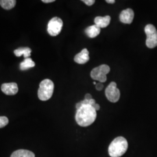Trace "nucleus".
<instances>
[{
  "mask_svg": "<svg viewBox=\"0 0 157 157\" xmlns=\"http://www.w3.org/2000/svg\"><path fill=\"white\" fill-rule=\"evenodd\" d=\"M96 117L97 112L94 108L89 105H85L77 109L75 119L79 126L87 127L95 121Z\"/></svg>",
  "mask_w": 157,
  "mask_h": 157,
  "instance_id": "1",
  "label": "nucleus"
},
{
  "mask_svg": "<svg viewBox=\"0 0 157 157\" xmlns=\"http://www.w3.org/2000/svg\"><path fill=\"white\" fill-rule=\"evenodd\" d=\"M128 143L124 137H118L111 143L108 148V152L111 157H122L126 152Z\"/></svg>",
  "mask_w": 157,
  "mask_h": 157,
  "instance_id": "2",
  "label": "nucleus"
},
{
  "mask_svg": "<svg viewBox=\"0 0 157 157\" xmlns=\"http://www.w3.org/2000/svg\"><path fill=\"white\" fill-rule=\"evenodd\" d=\"M54 89V83L50 79H45L41 82L38 90V97L41 101H47L50 99Z\"/></svg>",
  "mask_w": 157,
  "mask_h": 157,
  "instance_id": "3",
  "label": "nucleus"
},
{
  "mask_svg": "<svg viewBox=\"0 0 157 157\" xmlns=\"http://www.w3.org/2000/svg\"><path fill=\"white\" fill-rule=\"evenodd\" d=\"M110 71V67L105 64L100 65L94 68L90 73L91 78L97 80L100 83L105 82L107 80V75Z\"/></svg>",
  "mask_w": 157,
  "mask_h": 157,
  "instance_id": "4",
  "label": "nucleus"
},
{
  "mask_svg": "<svg viewBox=\"0 0 157 157\" xmlns=\"http://www.w3.org/2000/svg\"><path fill=\"white\" fill-rule=\"evenodd\" d=\"M144 32L147 35L146 45L149 48H154L157 46V30L154 26L148 24L146 26Z\"/></svg>",
  "mask_w": 157,
  "mask_h": 157,
  "instance_id": "5",
  "label": "nucleus"
},
{
  "mask_svg": "<svg viewBox=\"0 0 157 157\" xmlns=\"http://www.w3.org/2000/svg\"><path fill=\"white\" fill-rule=\"evenodd\" d=\"M62 26V19L58 17H54L48 23L47 32L51 36H56L61 33Z\"/></svg>",
  "mask_w": 157,
  "mask_h": 157,
  "instance_id": "6",
  "label": "nucleus"
},
{
  "mask_svg": "<svg viewBox=\"0 0 157 157\" xmlns=\"http://www.w3.org/2000/svg\"><path fill=\"white\" fill-rule=\"evenodd\" d=\"M117 86V83L112 82L105 89V95L107 99L112 102H117L120 98V91Z\"/></svg>",
  "mask_w": 157,
  "mask_h": 157,
  "instance_id": "7",
  "label": "nucleus"
},
{
  "mask_svg": "<svg viewBox=\"0 0 157 157\" xmlns=\"http://www.w3.org/2000/svg\"><path fill=\"white\" fill-rule=\"evenodd\" d=\"M134 15L133 11L130 8H128L121 12L119 16L120 21L125 24H130L133 22Z\"/></svg>",
  "mask_w": 157,
  "mask_h": 157,
  "instance_id": "8",
  "label": "nucleus"
},
{
  "mask_svg": "<svg viewBox=\"0 0 157 157\" xmlns=\"http://www.w3.org/2000/svg\"><path fill=\"white\" fill-rule=\"evenodd\" d=\"M1 90L6 95H15L18 91V86L16 83H4L1 86Z\"/></svg>",
  "mask_w": 157,
  "mask_h": 157,
  "instance_id": "9",
  "label": "nucleus"
},
{
  "mask_svg": "<svg viewBox=\"0 0 157 157\" xmlns=\"http://www.w3.org/2000/svg\"><path fill=\"white\" fill-rule=\"evenodd\" d=\"M89 59V52L86 48L83 49L80 52L76 55L74 58V61L78 64H84L88 62Z\"/></svg>",
  "mask_w": 157,
  "mask_h": 157,
  "instance_id": "10",
  "label": "nucleus"
},
{
  "mask_svg": "<svg viewBox=\"0 0 157 157\" xmlns=\"http://www.w3.org/2000/svg\"><path fill=\"white\" fill-rule=\"evenodd\" d=\"M111 21V17L108 15L104 17H97L94 19L95 25L100 28H105L107 27Z\"/></svg>",
  "mask_w": 157,
  "mask_h": 157,
  "instance_id": "11",
  "label": "nucleus"
},
{
  "mask_svg": "<svg viewBox=\"0 0 157 157\" xmlns=\"http://www.w3.org/2000/svg\"><path fill=\"white\" fill-rule=\"evenodd\" d=\"M85 33L87 35V36L90 38H94L97 37L101 32V28H100L97 25H94L90 26L85 29Z\"/></svg>",
  "mask_w": 157,
  "mask_h": 157,
  "instance_id": "12",
  "label": "nucleus"
},
{
  "mask_svg": "<svg viewBox=\"0 0 157 157\" xmlns=\"http://www.w3.org/2000/svg\"><path fill=\"white\" fill-rule=\"evenodd\" d=\"M32 50L28 47L19 48L14 51V54L17 56H23L25 59L28 58L31 56Z\"/></svg>",
  "mask_w": 157,
  "mask_h": 157,
  "instance_id": "13",
  "label": "nucleus"
},
{
  "mask_svg": "<svg viewBox=\"0 0 157 157\" xmlns=\"http://www.w3.org/2000/svg\"><path fill=\"white\" fill-rule=\"evenodd\" d=\"M11 157H35L33 152L26 150H18L12 154Z\"/></svg>",
  "mask_w": 157,
  "mask_h": 157,
  "instance_id": "14",
  "label": "nucleus"
},
{
  "mask_svg": "<svg viewBox=\"0 0 157 157\" xmlns=\"http://www.w3.org/2000/svg\"><path fill=\"white\" fill-rule=\"evenodd\" d=\"M35 66V63L30 58H25V60L20 64V69L22 71H26L30 68L34 67Z\"/></svg>",
  "mask_w": 157,
  "mask_h": 157,
  "instance_id": "15",
  "label": "nucleus"
},
{
  "mask_svg": "<svg viewBox=\"0 0 157 157\" xmlns=\"http://www.w3.org/2000/svg\"><path fill=\"white\" fill-rule=\"evenodd\" d=\"M16 2L17 1L15 0H1L0 5L4 9L10 10L15 6Z\"/></svg>",
  "mask_w": 157,
  "mask_h": 157,
  "instance_id": "16",
  "label": "nucleus"
},
{
  "mask_svg": "<svg viewBox=\"0 0 157 157\" xmlns=\"http://www.w3.org/2000/svg\"><path fill=\"white\" fill-rule=\"evenodd\" d=\"M9 122L8 119L6 117H0V128H2L7 125Z\"/></svg>",
  "mask_w": 157,
  "mask_h": 157,
  "instance_id": "17",
  "label": "nucleus"
},
{
  "mask_svg": "<svg viewBox=\"0 0 157 157\" xmlns=\"http://www.w3.org/2000/svg\"><path fill=\"white\" fill-rule=\"evenodd\" d=\"M82 1L88 6H93L95 2L94 0H83Z\"/></svg>",
  "mask_w": 157,
  "mask_h": 157,
  "instance_id": "18",
  "label": "nucleus"
},
{
  "mask_svg": "<svg viewBox=\"0 0 157 157\" xmlns=\"http://www.w3.org/2000/svg\"><path fill=\"white\" fill-rule=\"evenodd\" d=\"M95 87H96V89L98 90V91H101L104 88V85H103L102 83L99 82V83L96 84Z\"/></svg>",
  "mask_w": 157,
  "mask_h": 157,
  "instance_id": "19",
  "label": "nucleus"
},
{
  "mask_svg": "<svg viewBox=\"0 0 157 157\" xmlns=\"http://www.w3.org/2000/svg\"><path fill=\"white\" fill-rule=\"evenodd\" d=\"M84 99L85 100H90L92 99V96L90 94H86L85 95V97H84Z\"/></svg>",
  "mask_w": 157,
  "mask_h": 157,
  "instance_id": "20",
  "label": "nucleus"
},
{
  "mask_svg": "<svg viewBox=\"0 0 157 157\" xmlns=\"http://www.w3.org/2000/svg\"><path fill=\"white\" fill-rule=\"evenodd\" d=\"M92 107L94 108V109H95L96 111H98V110L100 109V105H99L98 104H96V103H95V104H94L93 106H92Z\"/></svg>",
  "mask_w": 157,
  "mask_h": 157,
  "instance_id": "21",
  "label": "nucleus"
},
{
  "mask_svg": "<svg viewBox=\"0 0 157 157\" xmlns=\"http://www.w3.org/2000/svg\"><path fill=\"white\" fill-rule=\"evenodd\" d=\"M55 0H42V2L44 3H50V2H54Z\"/></svg>",
  "mask_w": 157,
  "mask_h": 157,
  "instance_id": "22",
  "label": "nucleus"
},
{
  "mask_svg": "<svg viewBox=\"0 0 157 157\" xmlns=\"http://www.w3.org/2000/svg\"><path fill=\"white\" fill-rule=\"evenodd\" d=\"M106 2L109 4H114L115 2V0H107Z\"/></svg>",
  "mask_w": 157,
  "mask_h": 157,
  "instance_id": "23",
  "label": "nucleus"
}]
</instances>
